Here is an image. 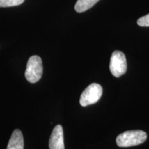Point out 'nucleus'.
Returning a JSON list of instances; mask_svg holds the SVG:
<instances>
[{
  "label": "nucleus",
  "instance_id": "nucleus-2",
  "mask_svg": "<svg viewBox=\"0 0 149 149\" xmlns=\"http://www.w3.org/2000/svg\"><path fill=\"white\" fill-rule=\"evenodd\" d=\"M43 74L42 59L37 55H33L29 59L25 71V77L29 82L35 84L39 81Z\"/></svg>",
  "mask_w": 149,
  "mask_h": 149
},
{
  "label": "nucleus",
  "instance_id": "nucleus-6",
  "mask_svg": "<svg viewBox=\"0 0 149 149\" xmlns=\"http://www.w3.org/2000/svg\"><path fill=\"white\" fill-rule=\"evenodd\" d=\"M24 141L22 131L15 129L13 132L6 149H24Z\"/></svg>",
  "mask_w": 149,
  "mask_h": 149
},
{
  "label": "nucleus",
  "instance_id": "nucleus-3",
  "mask_svg": "<svg viewBox=\"0 0 149 149\" xmlns=\"http://www.w3.org/2000/svg\"><path fill=\"white\" fill-rule=\"evenodd\" d=\"M102 92L101 85L97 83L91 84L81 93L79 100L80 105L85 107L97 103L101 98Z\"/></svg>",
  "mask_w": 149,
  "mask_h": 149
},
{
  "label": "nucleus",
  "instance_id": "nucleus-4",
  "mask_svg": "<svg viewBox=\"0 0 149 149\" xmlns=\"http://www.w3.org/2000/svg\"><path fill=\"white\" fill-rule=\"evenodd\" d=\"M110 70L115 77H120L127 70V61L126 56L122 52L115 51L113 53L110 61Z\"/></svg>",
  "mask_w": 149,
  "mask_h": 149
},
{
  "label": "nucleus",
  "instance_id": "nucleus-5",
  "mask_svg": "<svg viewBox=\"0 0 149 149\" xmlns=\"http://www.w3.org/2000/svg\"><path fill=\"white\" fill-rule=\"evenodd\" d=\"M50 149H65L64 142V131L60 124L53 128L49 139Z\"/></svg>",
  "mask_w": 149,
  "mask_h": 149
},
{
  "label": "nucleus",
  "instance_id": "nucleus-1",
  "mask_svg": "<svg viewBox=\"0 0 149 149\" xmlns=\"http://www.w3.org/2000/svg\"><path fill=\"white\" fill-rule=\"evenodd\" d=\"M146 139L147 134L143 130H128L117 136L116 143L120 147L135 146L143 144Z\"/></svg>",
  "mask_w": 149,
  "mask_h": 149
},
{
  "label": "nucleus",
  "instance_id": "nucleus-7",
  "mask_svg": "<svg viewBox=\"0 0 149 149\" xmlns=\"http://www.w3.org/2000/svg\"><path fill=\"white\" fill-rule=\"evenodd\" d=\"M100 0H77L74 6V10L77 13H83L97 3Z\"/></svg>",
  "mask_w": 149,
  "mask_h": 149
},
{
  "label": "nucleus",
  "instance_id": "nucleus-9",
  "mask_svg": "<svg viewBox=\"0 0 149 149\" xmlns=\"http://www.w3.org/2000/svg\"><path fill=\"white\" fill-rule=\"evenodd\" d=\"M137 24L141 27H149V14L139 18L137 20Z\"/></svg>",
  "mask_w": 149,
  "mask_h": 149
},
{
  "label": "nucleus",
  "instance_id": "nucleus-8",
  "mask_svg": "<svg viewBox=\"0 0 149 149\" xmlns=\"http://www.w3.org/2000/svg\"><path fill=\"white\" fill-rule=\"evenodd\" d=\"M24 0H0V7L6 8L19 6L23 3Z\"/></svg>",
  "mask_w": 149,
  "mask_h": 149
}]
</instances>
